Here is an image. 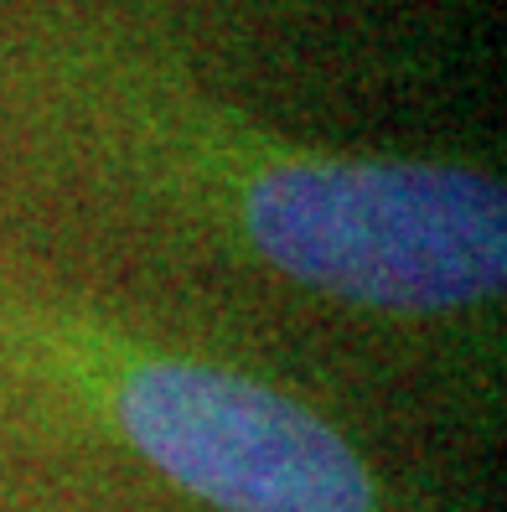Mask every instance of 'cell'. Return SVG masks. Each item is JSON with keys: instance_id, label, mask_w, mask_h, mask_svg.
<instances>
[{"instance_id": "cell-1", "label": "cell", "mask_w": 507, "mask_h": 512, "mask_svg": "<svg viewBox=\"0 0 507 512\" xmlns=\"http://www.w3.org/2000/svg\"><path fill=\"white\" fill-rule=\"evenodd\" d=\"M0 156L26 192L197 295L332 337L476 430L502 419L507 182L492 166L301 140L104 6L0 21Z\"/></svg>"}, {"instance_id": "cell-2", "label": "cell", "mask_w": 507, "mask_h": 512, "mask_svg": "<svg viewBox=\"0 0 507 512\" xmlns=\"http://www.w3.org/2000/svg\"><path fill=\"white\" fill-rule=\"evenodd\" d=\"M0 456L151 512H482L228 331L0 259Z\"/></svg>"}, {"instance_id": "cell-3", "label": "cell", "mask_w": 507, "mask_h": 512, "mask_svg": "<svg viewBox=\"0 0 507 512\" xmlns=\"http://www.w3.org/2000/svg\"><path fill=\"white\" fill-rule=\"evenodd\" d=\"M11 512H114V507H99V502H83V497H68V492L37 487V481H21Z\"/></svg>"}]
</instances>
